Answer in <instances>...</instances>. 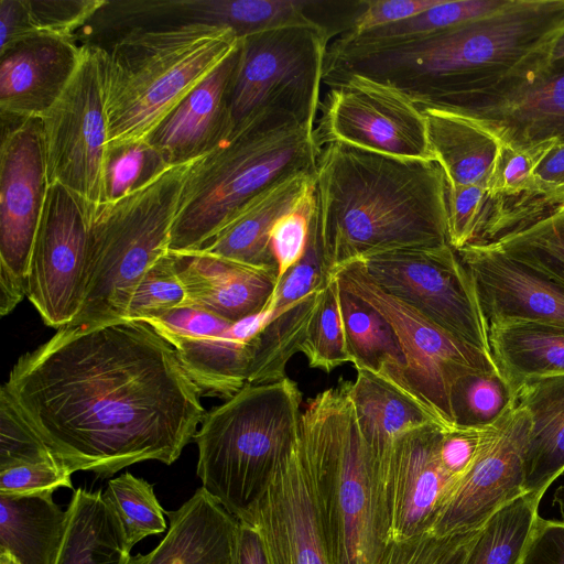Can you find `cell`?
<instances>
[{
    "label": "cell",
    "mask_w": 564,
    "mask_h": 564,
    "mask_svg": "<svg viewBox=\"0 0 564 564\" xmlns=\"http://www.w3.org/2000/svg\"><path fill=\"white\" fill-rule=\"evenodd\" d=\"M349 397L373 468L383 460L400 434L440 423L415 397L367 370H358L356 380L349 382Z\"/></svg>",
    "instance_id": "cell-28"
},
{
    "label": "cell",
    "mask_w": 564,
    "mask_h": 564,
    "mask_svg": "<svg viewBox=\"0 0 564 564\" xmlns=\"http://www.w3.org/2000/svg\"><path fill=\"white\" fill-rule=\"evenodd\" d=\"M89 208L59 183L48 185L35 235L25 296L47 326L62 328L79 312L88 249Z\"/></svg>",
    "instance_id": "cell-15"
},
{
    "label": "cell",
    "mask_w": 564,
    "mask_h": 564,
    "mask_svg": "<svg viewBox=\"0 0 564 564\" xmlns=\"http://www.w3.org/2000/svg\"><path fill=\"white\" fill-rule=\"evenodd\" d=\"M349 382L340 379L308 400L300 416L299 447L330 564H375L387 541Z\"/></svg>",
    "instance_id": "cell-5"
},
{
    "label": "cell",
    "mask_w": 564,
    "mask_h": 564,
    "mask_svg": "<svg viewBox=\"0 0 564 564\" xmlns=\"http://www.w3.org/2000/svg\"><path fill=\"white\" fill-rule=\"evenodd\" d=\"M329 40L325 29L306 25L239 39L228 89L234 130L264 116L315 128Z\"/></svg>",
    "instance_id": "cell-9"
},
{
    "label": "cell",
    "mask_w": 564,
    "mask_h": 564,
    "mask_svg": "<svg viewBox=\"0 0 564 564\" xmlns=\"http://www.w3.org/2000/svg\"><path fill=\"white\" fill-rule=\"evenodd\" d=\"M67 524V510L53 494L0 495V551L19 564H54Z\"/></svg>",
    "instance_id": "cell-30"
},
{
    "label": "cell",
    "mask_w": 564,
    "mask_h": 564,
    "mask_svg": "<svg viewBox=\"0 0 564 564\" xmlns=\"http://www.w3.org/2000/svg\"><path fill=\"white\" fill-rule=\"evenodd\" d=\"M358 261L381 289L452 336L492 356L489 322L476 283L449 243L391 250Z\"/></svg>",
    "instance_id": "cell-12"
},
{
    "label": "cell",
    "mask_w": 564,
    "mask_h": 564,
    "mask_svg": "<svg viewBox=\"0 0 564 564\" xmlns=\"http://www.w3.org/2000/svg\"><path fill=\"white\" fill-rule=\"evenodd\" d=\"M315 128L258 117L197 159L185 183L170 251H195L210 241L253 197L299 173L316 174Z\"/></svg>",
    "instance_id": "cell-6"
},
{
    "label": "cell",
    "mask_w": 564,
    "mask_h": 564,
    "mask_svg": "<svg viewBox=\"0 0 564 564\" xmlns=\"http://www.w3.org/2000/svg\"><path fill=\"white\" fill-rule=\"evenodd\" d=\"M102 495L118 520L128 552L147 536L166 531V511L145 479L123 473L108 481Z\"/></svg>",
    "instance_id": "cell-37"
},
{
    "label": "cell",
    "mask_w": 564,
    "mask_h": 564,
    "mask_svg": "<svg viewBox=\"0 0 564 564\" xmlns=\"http://www.w3.org/2000/svg\"><path fill=\"white\" fill-rule=\"evenodd\" d=\"M447 112L468 119L510 148L564 144V58L553 61L520 89Z\"/></svg>",
    "instance_id": "cell-21"
},
{
    "label": "cell",
    "mask_w": 564,
    "mask_h": 564,
    "mask_svg": "<svg viewBox=\"0 0 564 564\" xmlns=\"http://www.w3.org/2000/svg\"><path fill=\"white\" fill-rule=\"evenodd\" d=\"M339 286L373 306L391 325L406 361L412 393L446 429L455 426L451 390L473 371L500 370L492 356L452 336L416 310L381 289L358 260L334 272Z\"/></svg>",
    "instance_id": "cell-11"
},
{
    "label": "cell",
    "mask_w": 564,
    "mask_h": 564,
    "mask_svg": "<svg viewBox=\"0 0 564 564\" xmlns=\"http://www.w3.org/2000/svg\"><path fill=\"white\" fill-rule=\"evenodd\" d=\"M238 47L239 44L145 140L167 166L209 153L232 133L228 89Z\"/></svg>",
    "instance_id": "cell-23"
},
{
    "label": "cell",
    "mask_w": 564,
    "mask_h": 564,
    "mask_svg": "<svg viewBox=\"0 0 564 564\" xmlns=\"http://www.w3.org/2000/svg\"><path fill=\"white\" fill-rule=\"evenodd\" d=\"M315 124L319 148L341 143L405 160L435 161L422 110L386 84L350 75L328 86Z\"/></svg>",
    "instance_id": "cell-13"
},
{
    "label": "cell",
    "mask_w": 564,
    "mask_h": 564,
    "mask_svg": "<svg viewBox=\"0 0 564 564\" xmlns=\"http://www.w3.org/2000/svg\"><path fill=\"white\" fill-rule=\"evenodd\" d=\"M490 424L445 429L440 443V463L455 482L464 476L478 455Z\"/></svg>",
    "instance_id": "cell-50"
},
{
    "label": "cell",
    "mask_w": 564,
    "mask_h": 564,
    "mask_svg": "<svg viewBox=\"0 0 564 564\" xmlns=\"http://www.w3.org/2000/svg\"><path fill=\"white\" fill-rule=\"evenodd\" d=\"M509 0H441L436 6L408 19L361 33H343L358 41L411 37L445 30L494 13Z\"/></svg>",
    "instance_id": "cell-40"
},
{
    "label": "cell",
    "mask_w": 564,
    "mask_h": 564,
    "mask_svg": "<svg viewBox=\"0 0 564 564\" xmlns=\"http://www.w3.org/2000/svg\"><path fill=\"white\" fill-rule=\"evenodd\" d=\"M534 175L545 184L564 189V144L555 145L536 167Z\"/></svg>",
    "instance_id": "cell-54"
},
{
    "label": "cell",
    "mask_w": 564,
    "mask_h": 564,
    "mask_svg": "<svg viewBox=\"0 0 564 564\" xmlns=\"http://www.w3.org/2000/svg\"><path fill=\"white\" fill-rule=\"evenodd\" d=\"M196 160L166 166L129 194L89 209L83 301L67 326L126 321L143 274L170 251L185 183Z\"/></svg>",
    "instance_id": "cell-8"
},
{
    "label": "cell",
    "mask_w": 564,
    "mask_h": 564,
    "mask_svg": "<svg viewBox=\"0 0 564 564\" xmlns=\"http://www.w3.org/2000/svg\"><path fill=\"white\" fill-rule=\"evenodd\" d=\"M479 530L389 541L375 564H464Z\"/></svg>",
    "instance_id": "cell-44"
},
{
    "label": "cell",
    "mask_w": 564,
    "mask_h": 564,
    "mask_svg": "<svg viewBox=\"0 0 564 564\" xmlns=\"http://www.w3.org/2000/svg\"><path fill=\"white\" fill-rule=\"evenodd\" d=\"M82 55L72 39L34 35L0 52L2 118L36 119L58 99Z\"/></svg>",
    "instance_id": "cell-22"
},
{
    "label": "cell",
    "mask_w": 564,
    "mask_h": 564,
    "mask_svg": "<svg viewBox=\"0 0 564 564\" xmlns=\"http://www.w3.org/2000/svg\"><path fill=\"white\" fill-rule=\"evenodd\" d=\"M186 292L184 305L238 323L264 311L276 286V271L240 264L200 250L175 252Z\"/></svg>",
    "instance_id": "cell-24"
},
{
    "label": "cell",
    "mask_w": 564,
    "mask_h": 564,
    "mask_svg": "<svg viewBox=\"0 0 564 564\" xmlns=\"http://www.w3.org/2000/svg\"><path fill=\"white\" fill-rule=\"evenodd\" d=\"M165 513V536L149 553L131 555L128 564H230L238 520L203 487Z\"/></svg>",
    "instance_id": "cell-25"
},
{
    "label": "cell",
    "mask_w": 564,
    "mask_h": 564,
    "mask_svg": "<svg viewBox=\"0 0 564 564\" xmlns=\"http://www.w3.org/2000/svg\"><path fill=\"white\" fill-rule=\"evenodd\" d=\"M555 145L554 142H544L514 149L500 143L487 185L488 196L512 197L539 191L564 193L563 188L545 184L534 175L536 167Z\"/></svg>",
    "instance_id": "cell-41"
},
{
    "label": "cell",
    "mask_w": 564,
    "mask_h": 564,
    "mask_svg": "<svg viewBox=\"0 0 564 564\" xmlns=\"http://www.w3.org/2000/svg\"><path fill=\"white\" fill-rule=\"evenodd\" d=\"M340 288L336 276L322 291L318 305L301 347L310 367L327 373L350 362L340 307Z\"/></svg>",
    "instance_id": "cell-39"
},
{
    "label": "cell",
    "mask_w": 564,
    "mask_h": 564,
    "mask_svg": "<svg viewBox=\"0 0 564 564\" xmlns=\"http://www.w3.org/2000/svg\"><path fill=\"white\" fill-rule=\"evenodd\" d=\"M299 386L285 377L246 383L221 405L206 412L194 436L202 487L239 522L265 492L299 436Z\"/></svg>",
    "instance_id": "cell-7"
},
{
    "label": "cell",
    "mask_w": 564,
    "mask_h": 564,
    "mask_svg": "<svg viewBox=\"0 0 564 564\" xmlns=\"http://www.w3.org/2000/svg\"><path fill=\"white\" fill-rule=\"evenodd\" d=\"M316 219L330 274L355 260L448 243L447 182L436 161L329 143L316 174Z\"/></svg>",
    "instance_id": "cell-3"
},
{
    "label": "cell",
    "mask_w": 564,
    "mask_h": 564,
    "mask_svg": "<svg viewBox=\"0 0 564 564\" xmlns=\"http://www.w3.org/2000/svg\"><path fill=\"white\" fill-rule=\"evenodd\" d=\"M238 44L231 29L202 23L128 29L105 48L109 148L144 142Z\"/></svg>",
    "instance_id": "cell-4"
},
{
    "label": "cell",
    "mask_w": 564,
    "mask_h": 564,
    "mask_svg": "<svg viewBox=\"0 0 564 564\" xmlns=\"http://www.w3.org/2000/svg\"><path fill=\"white\" fill-rule=\"evenodd\" d=\"M230 564H270L261 534L253 525L238 521Z\"/></svg>",
    "instance_id": "cell-53"
},
{
    "label": "cell",
    "mask_w": 564,
    "mask_h": 564,
    "mask_svg": "<svg viewBox=\"0 0 564 564\" xmlns=\"http://www.w3.org/2000/svg\"><path fill=\"white\" fill-rule=\"evenodd\" d=\"M185 301L186 292L169 251L147 270L138 283L126 321L145 323L183 306Z\"/></svg>",
    "instance_id": "cell-42"
},
{
    "label": "cell",
    "mask_w": 564,
    "mask_h": 564,
    "mask_svg": "<svg viewBox=\"0 0 564 564\" xmlns=\"http://www.w3.org/2000/svg\"><path fill=\"white\" fill-rule=\"evenodd\" d=\"M104 66V47L82 45L75 73L41 118L48 185L62 184L89 209L107 203Z\"/></svg>",
    "instance_id": "cell-10"
},
{
    "label": "cell",
    "mask_w": 564,
    "mask_h": 564,
    "mask_svg": "<svg viewBox=\"0 0 564 564\" xmlns=\"http://www.w3.org/2000/svg\"><path fill=\"white\" fill-rule=\"evenodd\" d=\"M73 489L72 474L56 463L23 464L0 470V495H48Z\"/></svg>",
    "instance_id": "cell-49"
},
{
    "label": "cell",
    "mask_w": 564,
    "mask_h": 564,
    "mask_svg": "<svg viewBox=\"0 0 564 564\" xmlns=\"http://www.w3.org/2000/svg\"><path fill=\"white\" fill-rule=\"evenodd\" d=\"M242 522L261 534L270 564H330L299 436Z\"/></svg>",
    "instance_id": "cell-18"
},
{
    "label": "cell",
    "mask_w": 564,
    "mask_h": 564,
    "mask_svg": "<svg viewBox=\"0 0 564 564\" xmlns=\"http://www.w3.org/2000/svg\"><path fill=\"white\" fill-rule=\"evenodd\" d=\"M487 202L488 191L485 186L447 184L448 243L455 250L478 241Z\"/></svg>",
    "instance_id": "cell-48"
},
{
    "label": "cell",
    "mask_w": 564,
    "mask_h": 564,
    "mask_svg": "<svg viewBox=\"0 0 564 564\" xmlns=\"http://www.w3.org/2000/svg\"><path fill=\"white\" fill-rule=\"evenodd\" d=\"M445 429L434 422L400 434L373 468L387 542L431 533L454 486L440 463Z\"/></svg>",
    "instance_id": "cell-16"
},
{
    "label": "cell",
    "mask_w": 564,
    "mask_h": 564,
    "mask_svg": "<svg viewBox=\"0 0 564 564\" xmlns=\"http://www.w3.org/2000/svg\"><path fill=\"white\" fill-rule=\"evenodd\" d=\"M564 33V0H509L445 30L394 40H336L333 79L359 75L391 86L419 108L452 111L520 89L551 65Z\"/></svg>",
    "instance_id": "cell-2"
},
{
    "label": "cell",
    "mask_w": 564,
    "mask_h": 564,
    "mask_svg": "<svg viewBox=\"0 0 564 564\" xmlns=\"http://www.w3.org/2000/svg\"><path fill=\"white\" fill-rule=\"evenodd\" d=\"M315 210L316 187L314 181L295 204L273 225L270 238L276 262V283L304 256Z\"/></svg>",
    "instance_id": "cell-46"
},
{
    "label": "cell",
    "mask_w": 564,
    "mask_h": 564,
    "mask_svg": "<svg viewBox=\"0 0 564 564\" xmlns=\"http://www.w3.org/2000/svg\"><path fill=\"white\" fill-rule=\"evenodd\" d=\"M492 242L564 290V204Z\"/></svg>",
    "instance_id": "cell-36"
},
{
    "label": "cell",
    "mask_w": 564,
    "mask_h": 564,
    "mask_svg": "<svg viewBox=\"0 0 564 564\" xmlns=\"http://www.w3.org/2000/svg\"><path fill=\"white\" fill-rule=\"evenodd\" d=\"M435 161L448 185H480L487 188L500 143L489 132L458 115L420 108Z\"/></svg>",
    "instance_id": "cell-29"
},
{
    "label": "cell",
    "mask_w": 564,
    "mask_h": 564,
    "mask_svg": "<svg viewBox=\"0 0 564 564\" xmlns=\"http://www.w3.org/2000/svg\"><path fill=\"white\" fill-rule=\"evenodd\" d=\"M145 323L175 349L203 394L229 399L247 383L252 339L237 337L234 323L188 305Z\"/></svg>",
    "instance_id": "cell-19"
},
{
    "label": "cell",
    "mask_w": 564,
    "mask_h": 564,
    "mask_svg": "<svg viewBox=\"0 0 564 564\" xmlns=\"http://www.w3.org/2000/svg\"><path fill=\"white\" fill-rule=\"evenodd\" d=\"M562 58H564V33L561 35V37L558 39V41L555 45L552 62L562 59Z\"/></svg>",
    "instance_id": "cell-55"
},
{
    "label": "cell",
    "mask_w": 564,
    "mask_h": 564,
    "mask_svg": "<svg viewBox=\"0 0 564 564\" xmlns=\"http://www.w3.org/2000/svg\"><path fill=\"white\" fill-rule=\"evenodd\" d=\"M0 564H19L8 552L0 551Z\"/></svg>",
    "instance_id": "cell-56"
},
{
    "label": "cell",
    "mask_w": 564,
    "mask_h": 564,
    "mask_svg": "<svg viewBox=\"0 0 564 564\" xmlns=\"http://www.w3.org/2000/svg\"><path fill=\"white\" fill-rule=\"evenodd\" d=\"M6 119V118H2ZM0 148V313L26 294L32 248L48 189L42 120L8 119Z\"/></svg>",
    "instance_id": "cell-14"
},
{
    "label": "cell",
    "mask_w": 564,
    "mask_h": 564,
    "mask_svg": "<svg viewBox=\"0 0 564 564\" xmlns=\"http://www.w3.org/2000/svg\"><path fill=\"white\" fill-rule=\"evenodd\" d=\"M339 297L350 362L357 371L376 373L415 397L408 382L405 357L389 322L341 288Z\"/></svg>",
    "instance_id": "cell-33"
},
{
    "label": "cell",
    "mask_w": 564,
    "mask_h": 564,
    "mask_svg": "<svg viewBox=\"0 0 564 564\" xmlns=\"http://www.w3.org/2000/svg\"><path fill=\"white\" fill-rule=\"evenodd\" d=\"M108 1L0 0V52L34 35L72 39Z\"/></svg>",
    "instance_id": "cell-34"
},
{
    "label": "cell",
    "mask_w": 564,
    "mask_h": 564,
    "mask_svg": "<svg viewBox=\"0 0 564 564\" xmlns=\"http://www.w3.org/2000/svg\"><path fill=\"white\" fill-rule=\"evenodd\" d=\"M166 166L147 141L109 148L106 165L107 202L137 189Z\"/></svg>",
    "instance_id": "cell-47"
},
{
    "label": "cell",
    "mask_w": 564,
    "mask_h": 564,
    "mask_svg": "<svg viewBox=\"0 0 564 564\" xmlns=\"http://www.w3.org/2000/svg\"><path fill=\"white\" fill-rule=\"evenodd\" d=\"M530 431V414L518 403L489 425L474 463L444 501L432 534L478 530L499 509L524 495Z\"/></svg>",
    "instance_id": "cell-17"
},
{
    "label": "cell",
    "mask_w": 564,
    "mask_h": 564,
    "mask_svg": "<svg viewBox=\"0 0 564 564\" xmlns=\"http://www.w3.org/2000/svg\"><path fill=\"white\" fill-rule=\"evenodd\" d=\"M441 0H362V10L356 17L349 33H361L376 28L408 20ZM346 33V32H345Z\"/></svg>",
    "instance_id": "cell-51"
},
{
    "label": "cell",
    "mask_w": 564,
    "mask_h": 564,
    "mask_svg": "<svg viewBox=\"0 0 564 564\" xmlns=\"http://www.w3.org/2000/svg\"><path fill=\"white\" fill-rule=\"evenodd\" d=\"M520 564H564V520L539 516Z\"/></svg>",
    "instance_id": "cell-52"
},
{
    "label": "cell",
    "mask_w": 564,
    "mask_h": 564,
    "mask_svg": "<svg viewBox=\"0 0 564 564\" xmlns=\"http://www.w3.org/2000/svg\"><path fill=\"white\" fill-rule=\"evenodd\" d=\"M456 251L474 278L489 324L527 321L564 327V290L492 241L469 243Z\"/></svg>",
    "instance_id": "cell-20"
},
{
    "label": "cell",
    "mask_w": 564,
    "mask_h": 564,
    "mask_svg": "<svg viewBox=\"0 0 564 564\" xmlns=\"http://www.w3.org/2000/svg\"><path fill=\"white\" fill-rule=\"evenodd\" d=\"M315 181V174L289 176L248 202L231 220L199 250L248 267L276 271L271 230Z\"/></svg>",
    "instance_id": "cell-26"
},
{
    "label": "cell",
    "mask_w": 564,
    "mask_h": 564,
    "mask_svg": "<svg viewBox=\"0 0 564 564\" xmlns=\"http://www.w3.org/2000/svg\"><path fill=\"white\" fill-rule=\"evenodd\" d=\"M540 499L524 494L480 528L464 564H520L539 514Z\"/></svg>",
    "instance_id": "cell-35"
},
{
    "label": "cell",
    "mask_w": 564,
    "mask_h": 564,
    "mask_svg": "<svg viewBox=\"0 0 564 564\" xmlns=\"http://www.w3.org/2000/svg\"><path fill=\"white\" fill-rule=\"evenodd\" d=\"M516 404L517 391L500 370L466 373L451 390L452 414L458 426L491 424Z\"/></svg>",
    "instance_id": "cell-38"
},
{
    "label": "cell",
    "mask_w": 564,
    "mask_h": 564,
    "mask_svg": "<svg viewBox=\"0 0 564 564\" xmlns=\"http://www.w3.org/2000/svg\"><path fill=\"white\" fill-rule=\"evenodd\" d=\"M72 475L173 464L206 411L175 349L144 322L64 326L2 386Z\"/></svg>",
    "instance_id": "cell-1"
},
{
    "label": "cell",
    "mask_w": 564,
    "mask_h": 564,
    "mask_svg": "<svg viewBox=\"0 0 564 564\" xmlns=\"http://www.w3.org/2000/svg\"><path fill=\"white\" fill-rule=\"evenodd\" d=\"M40 463L59 464L24 419L10 393L1 387L0 470L17 465Z\"/></svg>",
    "instance_id": "cell-45"
},
{
    "label": "cell",
    "mask_w": 564,
    "mask_h": 564,
    "mask_svg": "<svg viewBox=\"0 0 564 564\" xmlns=\"http://www.w3.org/2000/svg\"><path fill=\"white\" fill-rule=\"evenodd\" d=\"M66 510V531L54 564H128L131 553L101 490L77 488Z\"/></svg>",
    "instance_id": "cell-32"
},
{
    "label": "cell",
    "mask_w": 564,
    "mask_h": 564,
    "mask_svg": "<svg viewBox=\"0 0 564 564\" xmlns=\"http://www.w3.org/2000/svg\"><path fill=\"white\" fill-rule=\"evenodd\" d=\"M517 403L531 417L524 460V494L542 499L564 473V375L524 381Z\"/></svg>",
    "instance_id": "cell-27"
},
{
    "label": "cell",
    "mask_w": 564,
    "mask_h": 564,
    "mask_svg": "<svg viewBox=\"0 0 564 564\" xmlns=\"http://www.w3.org/2000/svg\"><path fill=\"white\" fill-rule=\"evenodd\" d=\"M332 279L333 275L325 260L315 210L304 256L276 283L272 300L268 305V308L273 312L272 317L305 296L323 291Z\"/></svg>",
    "instance_id": "cell-43"
},
{
    "label": "cell",
    "mask_w": 564,
    "mask_h": 564,
    "mask_svg": "<svg viewBox=\"0 0 564 564\" xmlns=\"http://www.w3.org/2000/svg\"><path fill=\"white\" fill-rule=\"evenodd\" d=\"M492 357L517 391L524 381L564 375V327L527 322L489 324Z\"/></svg>",
    "instance_id": "cell-31"
}]
</instances>
